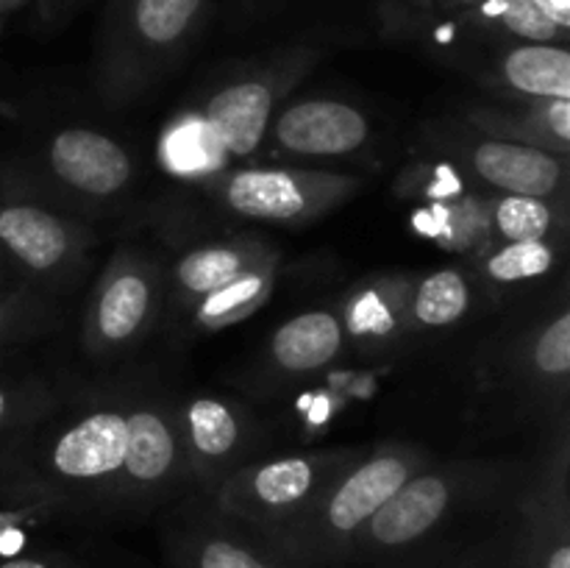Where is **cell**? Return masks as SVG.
I'll return each mask as SVG.
<instances>
[{
    "label": "cell",
    "instance_id": "cell-1",
    "mask_svg": "<svg viewBox=\"0 0 570 568\" xmlns=\"http://www.w3.org/2000/svg\"><path fill=\"white\" fill-rule=\"evenodd\" d=\"M276 137L293 154L340 156L367 139V120L340 100H304L278 117Z\"/></svg>",
    "mask_w": 570,
    "mask_h": 568
},
{
    "label": "cell",
    "instance_id": "cell-2",
    "mask_svg": "<svg viewBox=\"0 0 570 568\" xmlns=\"http://www.w3.org/2000/svg\"><path fill=\"white\" fill-rule=\"evenodd\" d=\"M53 173L70 187L89 195H111L126 187L131 159L106 134L89 128H67L50 143Z\"/></svg>",
    "mask_w": 570,
    "mask_h": 568
},
{
    "label": "cell",
    "instance_id": "cell-3",
    "mask_svg": "<svg viewBox=\"0 0 570 568\" xmlns=\"http://www.w3.org/2000/svg\"><path fill=\"white\" fill-rule=\"evenodd\" d=\"M126 460V418L95 412L67 429L53 445V468L65 479H100Z\"/></svg>",
    "mask_w": 570,
    "mask_h": 568
},
{
    "label": "cell",
    "instance_id": "cell-4",
    "mask_svg": "<svg viewBox=\"0 0 570 568\" xmlns=\"http://www.w3.org/2000/svg\"><path fill=\"white\" fill-rule=\"evenodd\" d=\"M273 109V92L262 81H243L220 89L206 104V126L220 148L232 156H248L259 148Z\"/></svg>",
    "mask_w": 570,
    "mask_h": 568
},
{
    "label": "cell",
    "instance_id": "cell-5",
    "mask_svg": "<svg viewBox=\"0 0 570 568\" xmlns=\"http://www.w3.org/2000/svg\"><path fill=\"white\" fill-rule=\"evenodd\" d=\"M473 167L484 182L512 195L543 198L560 187L562 165L551 154L515 143H482L473 150Z\"/></svg>",
    "mask_w": 570,
    "mask_h": 568
},
{
    "label": "cell",
    "instance_id": "cell-6",
    "mask_svg": "<svg viewBox=\"0 0 570 568\" xmlns=\"http://www.w3.org/2000/svg\"><path fill=\"white\" fill-rule=\"evenodd\" d=\"M312 490H315V468H312V462L301 460V457H287V460H276L271 466L259 468L245 484L243 499L232 501L228 510L239 512V516L250 518L256 523H278L282 516L304 505Z\"/></svg>",
    "mask_w": 570,
    "mask_h": 568
},
{
    "label": "cell",
    "instance_id": "cell-7",
    "mask_svg": "<svg viewBox=\"0 0 570 568\" xmlns=\"http://www.w3.org/2000/svg\"><path fill=\"white\" fill-rule=\"evenodd\" d=\"M0 245L31 271H48L67 254V232L50 212L31 204L0 206Z\"/></svg>",
    "mask_w": 570,
    "mask_h": 568
},
{
    "label": "cell",
    "instance_id": "cell-8",
    "mask_svg": "<svg viewBox=\"0 0 570 568\" xmlns=\"http://www.w3.org/2000/svg\"><path fill=\"white\" fill-rule=\"evenodd\" d=\"M226 200L254 221H293L309 206L304 184L284 170H243L232 176Z\"/></svg>",
    "mask_w": 570,
    "mask_h": 568
},
{
    "label": "cell",
    "instance_id": "cell-9",
    "mask_svg": "<svg viewBox=\"0 0 570 568\" xmlns=\"http://www.w3.org/2000/svg\"><path fill=\"white\" fill-rule=\"evenodd\" d=\"M176 568H298L282 546L250 543L232 532L204 527L176 543Z\"/></svg>",
    "mask_w": 570,
    "mask_h": 568
},
{
    "label": "cell",
    "instance_id": "cell-10",
    "mask_svg": "<svg viewBox=\"0 0 570 568\" xmlns=\"http://www.w3.org/2000/svg\"><path fill=\"white\" fill-rule=\"evenodd\" d=\"M343 329L328 312H304L284 323L273 337V356L284 371H315L337 356Z\"/></svg>",
    "mask_w": 570,
    "mask_h": 568
},
{
    "label": "cell",
    "instance_id": "cell-11",
    "mask_svg": "<svg viewBox=\"0 0 570 568\" xmlns=\"http://www.w3.org/2000/svg\"><path fill=\"white\" fill-rule=\"evenodd\" d=\"M504 76L515 89L570 100V53L554 45H523L504 59Z\"/></svg>",
    "mask_w": 570,
    "mask_h": 568
},
{
    "label": "cell",
    "instance_id": "cell-12",
    "mask_svg": "<svg viewBox=\"0 0 570 568\" xmlns=\"http://www.w3.org/2000/svg\"><path fill=\"white\" fill-rule=\"evenodd\" d=\"M176 460V440L156 412H134L126 421V466L134 482H159Z\"/></svg>",
    "mask_w": 570,
    "mask_h": 568
},
{
    "label": "cell",
    "instance_id": "cell-13",
    "mask_svg": "<svg viewBox=\"0 0 570 568\" xmlns=\"http://www.w3.org/2000/svg\"><path fill=\"white\" fill-rule=\"evenodd\" d=\"M150 306L148 282L137 273H122L106 287L98 301V332L109 343L131 337L142 326Z\"/></svg>",
    "mask_w": 570,
    "mask_h": 568
},
{
    "label": "cell",
    "instance_id": "cell-14",
    "mask_svg": "<svg viewBox=\"0 0 570 568\" xmlns=\"http://www.w3.org/2000/svg\"><path fill=\"white\" fill-rule=\"evenodd\" d=\"M468 310V284L456 271H440L421 284L415 295V317L426 326H449Z\"/></svg>",
    "mask_w": 570,
    "mask_h": 568
},
{
    "label": "cell",
    "instance_id": "cell-15",
    "mask_svg": "<svg viewBox=\"0 0 570 568\" xmlns=\"http://www.w3.org/2000/svg\"><path fill=\"white\" fill-rule=\"evenodd\" d=\"M243 267L245 259L239 251L217 245V248H200L184 256V262L178 265V278H181L189 293L209 295L215 290L226 287L237 276H243Z\"/></svg>",
    "mask_w": 570,
    "mask_h": 568
},
{
    "label": "cell",
    "instance_id": "cell-16",
    "mask_svg": "<svg viewBox=\"0 0 570 568\" xmlns=\"http://www.w3.org/2000/svg\"><path fill=\"white\" fill-rule=\"evenodd\" d=\"M167 161L178 173L212 170L223 161V148L206 120H187L167 137Z\"/></svg>",
    "mask_w": 570,
    "mask_h": 568
},
{
    "label": "cell",
    "instance_id": "cell-17",
    "mask_svg": "<svg viewBox=\"0 0 570 568\" xmlns=\"http://www.w3.org/2000/svg\"><path fill=\"white\" fill-rule=\"evenodd\" d=\"M189 429H193V443L206 457H223L237 445L239 427L237 418L232 415L226 404L215 399H198L193 401L187 412Z\"/></svg>",
    "mask_w": 570,
    "mask_h": 568
},
{
    "label": "cell",
    "instance_id": "cell-18",
    "mask_svg": "<svg viewBox=\"0 0 570 568\" xmlns=\"http://www.w3.org/2000/svg\"><path fill=\"white\" fill-rule=\"evenodd\" d=\"M200 0H137L134 20L139 33L154 45H170L193 22Z\"/></svg>",
    "mask_w": 570,
    "mask_h": 568
},
{
    "label": "cell",
    "instance_id": "cell-19",
    "mask_svg": "<svg viewBox=\"0 0 570 568\" xmlns=\"http://www.w3.org/2000/svg\"><path fill=\"white\" fill-rule=\"evenodd\" d=\"M551 209L540 198H527V195H512L504 198L495 209V223L499 232L507 239L515 243H532V239H543L551 228Z\"/></svg>",
    "mask_w": 570,
    "mask_h": 568
},
{
    "label": "cell",
    "instance_id": "cell-20",
    "mask_svg": "<svg viewBox=\"0 0 570 568\" xmlns=\"http://www.w3.org/2000/svg\"><path fill=\"white\" fill-rule=\"evenodd\" d=\"M554 265V251L543 243V239H532V243H512L504 251L490 259V276L499 282H521V278H532L546 273Z\"/></svg>",
    "mask_w": 570,
    "mask_h": 568
},
{
    "label": "cell",
    "instance_id": "cell-21",
    "mask_svg": "<svg viewBox=\"0 0 570 568\" xmlns=\"http://www.w3.org/2000/svg\"><path fill=\"white\" fill-rule=\"evenodd\" d=\"M507 28L527 39H538V42H549L557 39L560 28L549 20L543 9H540L538 0H504V9H501Z\"/></svg>",
    "mask_w": 570,
    "mask_h": 568
},
{
    "label": "cell",
    "instance_id": "cell-22",
    "mask_svg": "<svg viewBox=\"0 0 570 568\" xmlns=\"http://www.w3.org/2000/svg\"><path fill=\"white\" fill-rule=\"evenodd\" d=\"M534 362L543 373L560 376L570 368V315H560L554 323H549L538 340L534 349Z\"/></svg>",
    "mask_w": 570,
    "mask_h": 568
},
{
    "label": "cell",
    "instance_id": "cell-23",
    "mask_svg": "<svg viewBox=\"0 0 570 568\" xmlns=\"http://www.w3.org/2000/svg\"><path fill=\"white\" fill-rule=\"evenodd\" d=\"M262 290L259 276H237L234 282H228L226 287L215 290V293L206 295L204 315H223V312H232L234 306H243L248 301H254Z\"/></svg>",
    "mask_w": 570,
    "mask_h": 568
},
{
    "label": "cell",
    "instance_id": "cell-24",
    "mask_svg": "<svg viewBox=\"0 0 570 568\" xmlns=\"http://www.w3.org/2000/svg\"><path fill=\"white\" fill-rule=\"evenodd\" d=\"M549 126L554 128V134L562 139V143H568L570 139V100H554V104L549 106Z\"/></svg>",
    "mask_w": 570,
    "mask_h": 568
},
{
    "label": "cell",
    "instance_id": "cell-25",
    "mask_svg": "<svg viewBox=\"0 0 570 568\" xmlns=\"http://www.w3.org/2000/svg\"><path fill=\"white\" fill-rule=\"evenodd\" d=\"M0 568H72L70 562H48L42 557L0 555Z\"/></svg>",
    "mask_w": 570,
    "mask_h": 568
},
{
    "label": "cell",
    "instance_id": "cell-26",
    "mask_svg": "<svg viewBox=\"0 0 570 568\" xmlns=\"http://www.w3.org/2000/svg\"><path fill=\"white\" fill-rule=\"evenodd\" d=\"M540 9L549 14V20L554 22L560 31H566L570 26V0H538Z\"/></svg>",
    "mask_w": 570,
    "mask_h": 568
},
{
    "label": "cell",
    "instance_id": "cell-27",
    "mask_svg": "<svg viewBox=\"0 0 570 568\" xmlns=\"http://www.w3.org/2000/svg\"><path fill=\"white\" fill-rule=\"evenodd\" d=\"M6 415H9V395H6V390L0 388V423L6 421Z\"/></svg>",
    "mask_w": 570,
    "mask_h": 568
},
{
    "label": "cell",
    "instance_id": "cell-28",
    "mask_svg": "<svg viewBox=\"0 0 570 568\" xmlns=\"http://www.w3.org/2000/svg\"><path fill=\"white\" fill-rule=\"evenodd\" d=\"M465 568H476V566H465Z\"/></svg>",
    "mask_w": 570,
    "mask_h": 568
}]
</instances>
